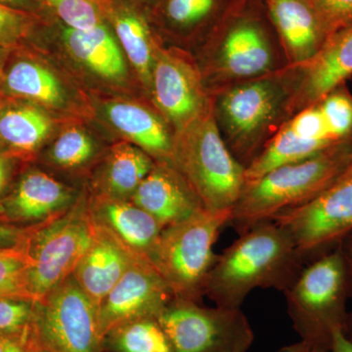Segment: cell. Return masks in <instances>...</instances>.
<instances>
[{"label":"cell","mask_w":352,"mask_h":352,"mask_svg":"<svg viewBox=\"0 0 352 352\" xmlns=\"http://www.w3.org/2000/svg\"><path fill=\"white\" fill-rule=\"evenodd\" d=\"M307 265L288 232L272 220L241 234L220 254L205 286L217 307L241 308L254 289L285 293Z\"/></svg>","instance_id":"6da1fadb"},{"label":"cell","mask_w":352,"mask_h":352,"mask_svg":"<svg viewBox=\"0 0 352 352\" xmlns=\"http://www.w3.org/2000/svg\"><path fill=\"white\" fill-rule=\"evenodd\" d=\"M351 164L352 140L346 138L314 156L278 166L245 183L228 224L241 235L279 212L305 205L342 179Z\"/></svg>","instance_id":"7a4b0ae2"},{"label":"cell","mask_w":352,"mask_h":352,"mask_svg":"<svg viewBox=\"0 0 352 352\" xmlns=\"http://www.w3.org/2000/svg\"><path fill=\"white\" fill-rule=\"evenodd\" d=\"M285 68L219 90L214 113L220 134L245 170L289 117Z\"/></svg>","instance_id":"3957f363"},{"label":"cell","mask_w":352,"mask_h":352,"mask_svg":"<svg viewBox=\"0 0 352 352\" xmlns=\"http://www.w3.org/2000/svg\"><path fill=\"white\" fill-rule=\"evenodd\" d=\"M284 295L300 340L327 351L336 335L344 333L349 315L351 283L342 247L307 264Z\"/></svg>","instance_id":"277c9868"},{"label":"cell","mask_w":352,"mask_h":352,"mask_svg":"<svg viewBox=\"0 0 352 352\" xmlns=\"http://www.w3.org/2000/svg\"><path fill=\"white\" fill-rule=\"evenodd\" d=\"M173 164L208 210H232L245 186V168L220 134L214 107L175 132Z\"/></svg>","instance_id":"5b68a950"},{"label":"cell","mask_w":352,"mask_h":352,"mask_svg":"<svg viewBox=\"0 0 352 352\" xmlns=\"http://www.w3.org/2000/svg\"><path fill=\"white\" fill-rule=\"evenodd\" d=\"M231 210H203L188 219L164 227L154 265L173 298L201 302L208 274L217 261L214 247Z\"/></svg>","instance_id":"8992f818"},{"label":"cell","mask_w":352,"mask_h":352,"mask_svg":"<svg viewBox=\"0 0 352 352\" xmlns=\"http://www.w3.org/2000/svg\"><path fill=\"white\" fill-rule=\"evenodd\" d=\"M94 232L89 194L85 191L63 214L32 229L27 250L31 261L30 289L36 302L73 275Z\"/></svg>","instance_id":"52a82bcc"},{"label":"cell","mask_w":352,"mask_h":352,"mask_svg":"<svg viewBox=\"0 0 352 352\" xmlns=\"http://www.w3.org/2000/svg\"><path fill=\"white\" fill-rule=\"evenodd\" d=\"M175 352H249L254 333L241 308L173 298L159 316Z\"/></svg>","instance_id":"ba28073f"},{"label":"cell","mask_w":352,"mask_h":352,"mask_svg":"<svg viewBox=\"0 0 352 352\" xmlns=\"http://www.w3.org/2000/svg\"><path fill=\"white\" fill-rule=\"evenodd\" d=\"M271 220L288 232L305 264L333 252L352 234V173L314 200Z\"/></svg>","instance_id":"9c48e42d"},{"label":"cell","mask_w":352,"mask_h":352,"mask_svg":"<svg viewBox=\"0 0 352 352\" xmlns=\"http://www.w3.org/2000/svg\"><path fill=\"white\" fill-rule=\"evenodd\" d=\"M34 330L53 352H104L97 307L73 275L36 302Z\"/></svg>","instance_id":"30bf717a"},{"label":"cell","mask_w":352,"mask_h":352,"mask_svg":"<svg viewBox=\"0 0 352 352\" xmlns=\"http://www.w3.org/2000/svg\"><path fill=\"white\" fill-rule=\"evenodd\" d=\"M150 94L175 133L214 107L203 73L197 65L186 55L159 46L155 52Z\"/></svg>","instance_id":"8fae6325"},{"label":"cell","mask_w":352,"mask_h":352,"mask_svg":"<svg viewBox=\"0 0 352 352\" xmlns=\"http://www.w3.org/2000/svg\"><path fill=\"white\" fill-rule=\"evenodd\" d=\"M173 298L157 268L145 259H135L99 305L97 314L102 338L126 322L144 317L159 318Z\"/></svg>","instance_id":"7c38bea8"},{"label":"cell","mask_w":352,"mask_h":352,"mask_svg":"<svg viewBox=\"0 0 352 352\" xmlns=\"http://www.w3.org/2000/svg\"><path fill=\"white\" fill-rule=\"evenodd\" d=\"M289 117L317 105L352 74V25L333 32L319 52L300 66L285 68Z\"/></svg>","instance_id":"4fadbf2b"},{"label":"cell","mask_w":352,"mask_h":352,"mask_svg":"<svg viewBox=\"0 0 352 352\" xmlns=\"http://www.w3.org/2000/svg\"><path fill=\"white\" fill-rule=\"evenodd\" d=\"M212 61L215 80L227 85L280 71L272 41L263 25L252 19L238 20L228 28L215 48Z\"/></svg>","instance_id":"5bb4252c"},{"label":"cell","mask_w":352,"mask_h":352,"mask_svg":"<svg viewBox=\"0 0 352 352\" xmlns=\"http://www.w3.org/2000/svg\"><path fill=\"white\" fill-rule=\"evenodd\" d=\"M82 192L38 168L22 173L0 201V223L34 226L73 207Z\"/></svg>","instance_id":"9a60e30c"},{"label":"cell","mask_w":352,"mask_h":352,"mask_svg":"<svg viewBox=\"0 0 352 352\" xmlns=\"http://www.w3.org/2000/svg\"><path fill=\"white\" fill-rule=\"evenodd\" d=\"M131 201L163 227L188 219L205 210L196 192L175 166L157 162Z\"/></svg>","instance_id":"2e32d148"},{"label":"cell","mask_w":352,"mask_h":352,"mask_svg":"<svg viewBox=\"0 0 352 352\" xmlns=\"http://www.w3.org/2000/svg\"><path fill=\"white\" fill-rule=\"evenodd\" d=\"M89 210L95 224L107 229L136 256L154 265L164 227L151 214L131 200L94 194H89Z\"/></svg>","instance_id":"e0dca14e"},{"label":"cell","mask_w":352,"mask_h":352,"mask_svg":"<svg viewBox=\"0 0 352 352\" xmlns=\"http://www.w3.org/2000/svg\"><path fill=\"white\" fill-rule=\"evenodd\" d=\"M271 22L281 39L288 65L300 66L314 58L329 38L311 0H266Z\"/></svg>","instance_id":"ac0fdd59"},{"label":"cell","mask_w":352,"mask_h":352,"mask_svg":"<svg viewBox=\"0 0 352 352\" xmlns=\"http://www.w3.org/2000/svg\"><path fill=\"white\" fill-rule=\"evenodd\" d=\"M138 258L110 231L94 223L91 243L73 276L98 309L104 298Z\"/></svg>","instance_id":"d6986e66"},{"label":"cell","mask_w":352,"mask_h":352,"mask_svg":"<svg viewBox=\"0 0 352 352\" xmlns=\"http://www.w3.org/2000/svg\"><path fill=\"white\" fill-rule=\"evenodd\" d=\"M104 115L127 142L138 146L157 163L173 164L175 133L161 113L135 102L113 100L105 104Z\"/></svg>","instance_id":"ffe728a7"},{"label":"cell","mask_w":352,"mask_h":352,"mask_svg":"<svg viewBox=\"0 0 352 352\" xmlns=\"http://www.w3.org/2000/svg\"><path fill=\"white\" fill-rule=\"evenodd\" d=\"M19 100L0 104V150L31 161L50 138L54 122L45 109Z\"/></svg>","instance_id":"44dd1931"},{"label":"cell","mask_w":352,"mask_h":352,"mask_svg":"<svg viewBox=\"0 0 352 352\" xmlns=\"http://www.w3.org/2000/svg\"><path fill=\"white\" fill-rule=\"evenodd\" d=\"M156 162L138 146L124 141L111 148L92 176L94 195L131 200Z\"/></svg>","instance_id":"7402d4cb"},{"label":"cell","mask_w":352,"mask_h":352,"mask_svg":"<svg viewBox=\"0 0 352 352\" xmlns=\"http://www.w3.org/2000/svg\"><path fill=\"white\" fill-rule=\"evenodd\" d=\"M63 41L69 55L95 76L111 82H122L126 78L120 44L105 25L89 30L66 28Z\"/></svg>","instance_id":"603a6c76"},{"label":"cell","mask_w":352,"mask_h":352,"mask_svg":"<svg viewBox=\"0 0 352 352\" xmlns=\"http://www.w3.org/2000/svg\"><path fill=\"white\" fill-rule=\"evenodd\" d=\"M2 91L21 100L32 102L44 109L63 110L69 95L52 69L29 58L16 60L4 69L0 78Z\"/></svg>","instance_id":"cb8c5ba5"},{"label":"cell","mask_w":352,"mask_h":352,"mask_svg":"<svg viewBox=\"0 0 352 352\" xmlns=\"http://www.w3.org/2000/svg\"><path fill=\"white\" fill-rule=\"evenodd\" d=\"M338 142L340 141L300 139L292 131L286 122L268 141L261 154L245 168V184L258 179L278 166L314 156Z\"/></svg>","instance_id":"d4e9b609"},{"label":"cell","mask_w":352,"mask_h":352,"mask_svg":"<svg viewBox=\"0 0 352 352\" xmlns=\"http://www.w3.org/2000/svg\"><path fill=\"white\" fill-rule=\"evenodd\" d=\"M116 34L138 78L150 91L157 45L144 21L138 14L122 12L113 21Z\"/></svg>","instance_id":"484cf974"},{"label":"cell","mask_w":352,"mask_h":352,"mask_svg":"<svg viewBox=\"0 0 352 352\" xmlns=\"http://www.w3.org/2000/svg\"><path fill=\"white\" fill-rule=\"evenodd\" d=\"M107 352H175L157 317H144L109 331L103 339Z\"/></svg>","instance_id":"4316f807"},{"label":"cell","mask_w":352,"mask_h":352,"mask_svg":"<svg viewBox=\"0 0 352 352\" xmlns=\"http://www.w3.org/2000/svg\"><path fill=\"white\" fill-rule=\"evenodd\" d=\"M98 156V146L87 131L69 127L53 141L45 160L53 168L76 173L87 170Z\"/></svg>","instance_id":"83f0119b"},{"label":"cell","mask_w":352,"mask_h":352,"mask_svg":"<svg viewBox=\"0 0 352 352\" xmlns=\"http://www.w3.org/2000/svg\"><path fill=\"white\" fill-rule=\"evenodd\" d=\"M27 239L12 247L0 249V298L36 300L30 289L31 261Z\"/></svg>","instance_id":"f1b7e54d"},{"label":"cell","mask_w":352,"mask_h":352,"mask_svg":"<svg viewBox=\"0 0 352 352\" xmlns=\"http://www.w3.org/2000/svg\"><path fill=\"white\" fill-rule=\"evenodd\" d=\"M36 302L27 298H0V338L32 332Z\"/></svg>","instance_id":"f546056e"},{"label":"cell","mask_w":352,"mask_h":352,"mask_svg":"<svg viewBox=\"0 0 352 352\" xmlns=\"http://www.w3.org/2000/svg\"><path fill=\"white\" fill-rule=\"evenodd\" d=\"M329 134L335 140L349 138L352 131V99L337 89L329 94L318 104Z\"/></svg>","instance_id":"4dcf8cb0"},{"label":"cell","mask_w":352,"mask_h":352,"mask_svg":"<svg viewBox=\"0 0 352 352\" xmlns=\"http://www.w3.org/2000/svg\"><path fill=\"white\" fill-rule=\"evenodd\" d=\"M53 8L67 28L89 30L103 24L95 0H43Z\"/></svg>","instance_id":"1f68e13d"},{"label":"cell","mask_w":352,"mask_h":352,"mask_svg":"<svg viewBox=\"0 0 352 352\" xmlns=\"http://www.w3.org/2000/svg\"><path fill=\"white\" fill-rule=\"evenodd\" d=\"M217 2V0H168L166 17L176 27H194L207 19Z\"/></svg>","instance_id":"d6a6232c"},{"label":"cell","mask_w":352,"mask_h":352,"mask_svg":"<svg viewBox=\"0 0 352 352\" xmlns=\"http://www.w3.org/2000/svg\"><path fill=\"white\" fill-rule=\"evenodd\" d=\"M287 122L292 131L300 139L311 141H340L331 138L318 105L311 106L296 113Z\"/></svg>","instance_id":"836d02e7"},{"label":"cell","mask_w":352,"mask_h":352,"mask_svg":"<svg viewBox=\"0 0 352 352\" xmlns=\"http://www.w3.org/2000/svg\"><path fill=\"white\" fill-rule=\"evenodd\" d=\"M329 36L352 25V0H311Z\"/></svg>","instance_id":"e575fe53"},{"label":"cell","mask_w":352,"mask_h":352,"mask_svg":"<svg viewBox=\"0 0 352 352\" xmlns=\"http://www.w3.org/2000/svg\"><path fill=\"white\" fill-rule=\"evenodd\" d=\"M29 23L25 12L0 4V45L13 47L27 34Z\"/></svg>","instance_id":"d590c367"},{"label":"cell","mask_w":352,"mask_h":352,"mask_svg":"<svg viewBox=\"0 0 352 352\" xmlns=\"http://www.w3.org/2000/svg\"><path fill=\"white\" fill-rule=\"evenodd\" d=\"M38 344L34 330L25 335L0 338V352H34Z\"/></svg>","instance_id":"8d00e7d4"},{"label":"cell","mask_w":352,"mask_h":352,"mask_svg":"<svg viewBox=\"0 0 352 352\" xmlns=\"http://www.w3.org/2000/svg\"><path fill=\"white\" fill-rule=\"evenodd\" d=\"M19 160L0 150V201L13 186L14 173Z\"/></svg>","instance_id":"74e56055"},{"label":"cell","mask_w":352,"mask_h":352,"mask_svg":"<svg viewBox=\"0 0 352 352\" xmlns=\"http://www.w3.org/2000/svg\"><path fill=\"white\" fill-rule=\"evenodd\" d=\"M36 226L23 227L0 223V249L20 244L27 239Z\"/></svg>","instance_id":"f35d334b"},{"label":"cell","mask_w":352,"mask_h":352,"mask_svg":"<svg viewBox=\"0 0 352 352\" xmlns=\"http://www.w3.org/2000/svg\"><path fill=\"white\" fill-rule=\"evenodd\" d=\"M344 258H346L347 270H349V283H351V298H349V315L344 335L352 342V234L340 245Z\"/></svg>","instance_id":"ab89813d"},{"label":"cell","mask_w":352,"mask_h":352,"mask_svg":"<svg viewBox=\"0 0 352 352\" xmlns=\"http://www.w3.org/2000/svg\"><path fill=\"white\" fill-rule=\"evenodd\" d=\"M326 352H352V342L347 339L344 333H337L332 346Z\"/></svg>","instance_id":"60d3db41"},{"label":"cell","mask_w":352,"mask_h":352,"mask_svg":"<svg viewBox=\"0 0 352 352\" xmlns=\"http://www.w3.org/2000/svg\"><path fill=\"white\" fill-rule=\"evenodd\" d=\"M277 352H321L302 340L281 347Z\"/></svg>","instance_id":"b9f144b4"},{"label":"cell","mask_w":352,"mask_h":352,"mask_svg":"<svg viewBox=\"0 0 352 352\" xmlns=\"http://www.w3.org/2000/svg\"><path fill=\"white\" fill-rule=\"evenodd\" d=\"M0 4L25 12L31 7V0H0Z\"/></svg>","instance_id":"7bdbcfd3"},{"label":"cell","mask_w":352,"mask_h":352,"mask_svg":"<svg viewBox=\"0 0 352 352\" xmlns=\"http://www.w3.org/2000/svg\"><path fill=\"white\" fill-rule=\"evenodd\" d=\"M11 51H12V47L0 45V78H1L4 69L6 68V62Z\"/></svg>","instance_id":"ee69618b"},{"label":"cell","mask_w":352,"mask_h":352,"mask_svg":"<svg viewBox=\"0 0 352 352\" xmlns=\"http://www.w3.org/2000/svg\"><path fill=\"white\" fill-rule=\"evenodd\" d=\"M34 352H53L51 351L50 349H46V347H44L41 346V344H38V346L36 347V349H34Z\"/></svg>","instance_id":"f6af8a7d"},{"label":"cell","mask_w":352,"mask_h":352,"mask_svg":"<svg viewBox=\"0 0 352 352\" xmlns=\"http://www.w3.org/2000/svg\"><path fill=\"white\" fill-rule=\"evenodd\" d=\"M349 171H351V173H352V164H351V168H349Z\"/></svg>","instance_id":"bcb514c9"},{"label":"cell","mask_w":352,"mask_h":352,"mask_svg":"<svg viewBox=\"0 0 352 352\" xmlns=\"http://www.w3.org/2000/svg\"><path fill=\"white\" fill-rule=\"evenodd\" d=\"M0 104H1V100H0Z\"/></svg>","instance_id":"7dc6e473"},{"label":"cell","mask_w":352,"mask_h":352,"mask_svg":"<svg viewBox=\"0 0 352 352\" xmlns=\"http://www.w3.org/2000/svg\"><path fill=\"white\" fill-rule=\"evenodd\" d=\"M104 352H107V351H104Z\"/></svg>","instance_id":"c3c4849f"}]
</instances>
